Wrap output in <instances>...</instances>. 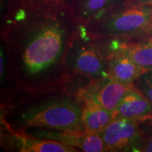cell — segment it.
<instances>
[{"label":"cell","instance_id":"6da1fadb","mask_svg":"<svg viewBox=\"0 0 152 152\" xmlns=\"http://www.w3.org/2000/svg\"><path fill=\"white\" fill-rule=\"evenodd\" d=\"M83 112L74 102L67 99L53 101L30 111L23 121L30 127H45L68 132L80 133L84 128Z\"/></svg>","mask_w":152,"mask_h":152},{"label":"cell","instance_id":"7a4b0ae2","mask_svg":"<svg viewBox=\"0 0 152 152\" xmlns=\"http://www.w3.org/2000/svg\"><path fill=\"white\" fill-rule=\"evenodd\" d=\"M90 23L109 35H132L146 31L152 26V6L124 4Z\"/></svg>","mask_w":152,"mask_h":152},{"label":"cell","instance_id":"3957f363","mask_svg":"<svg viewBox=\"0 0 152 152\" xmlns=\"http://www.w3.org/2000/svg\"><path fill=\"white\" fill-rule=\"evenodd\" d=\"M108 150L128 151L134 149L141 132L134 119L113 117L111 123L100 132Z\"/></svg>","mask_w":152,"mask_h":152},{"label":"cell","instance_id":"277c9868","mask_svg":"<svg viewBox=\"0 0 152 152\" xmlns=\"http://www.w3.org/2000/svg\"><path fill=\"white\" fill-rule=\"evenodd\" d=\"M78 20L90 23L128 0H69Z\"/></svg>","mask_w":152,"mask_h":152},{"label":"cell","instance_id":"5b68a950","mask_svg":"<svg viewBox=\"0 0 152 152\" xmlns=\"http://www.w3.org/2000/svg\"><path fill=\"white\" fill-rule=\"evenodd\" d=\"M71 65L77 72L92 77L106 75L109 68L94 49L87 47H80L74 51Z\"/></svg>","mask_w":152,"mask_h":152},{"label":"cell","instance_id":"8992f818","mask_svg":"<svg viewBox=\"0 0 152 152\" xmlns=\"http://www.w3.org/2000/svg\"><path fill=\"white\" fill-rule=\"evenodd\" d=\"M152 113V104L142 93L132 89L121 100L113 117L143 118Z\"/></svg>","mask_w":152,"mask_h":152},{"label":"cell","instance_id":"52a82bcc","mask_svg":"<svg viewBox=\"0 0 152 152\" xmlns=\"http://www.w3.org/2000/svg\"><path fill=\"white\" fill-rule=\"evenodd\" d=\"M132 85L121 83L110 77L95 93L93 101L113 114L127 93L132 90Z\"/></svg>","mask_w":152,"mask_h":152},{"label":"cell","instance_id":"ba28073f","mask_svg":"<svg viewBox=\"0 0 152 152\" xmlns=\"http://www.w3.org/2000/svg\"><path fill=\"white\" fill-rule=\"evenodd\" d=\"M144 72L121 51L112 58L109 66L110 77L127 85H132Z\"/></svg>","mask_w":152,"mask_h":152},{"label":"cell","instance_id":"9c48e42d","mask_svg":"<svg viewBox=\"0 0 152 152\" xmlns=\"http://www.w3.org/2000/svg\"><path fill=\"white\" fill-rule=\"evenodd\" d=\"M83 123L87 133H99L113 118V114L103 106L90 100L83 111Z\"/></svg>","mask_w":152,"mask_h":152},{"label":"cell","instance_id":"30bf717a","mask_svg":"<svg viewBox=\"0 0 152 152\" xmlns=\"http://www.w3.org/2000/svg\"><path fill=\"white\" fill-rule=\"evenodd\" d=\"M20 151L24 152H73L75 147L56 140H37L27 137L18 136Z\"/></svg>","mask_w":152,"mask_h":152},{"label":"cell","instance_id":"8fae6325","mask_svg":"<svg viewBox=\"0 0 152 152\" xmlns=\"http://www.w3.org/2000/svg\"><path fill=\"white\" fill-rule=\"evenodd\" d=\"M121 51L144 71L152 69V42L125 45Z\"/></svg>","mask_w":152,"mask_h":152},{"label":"cell","instance_id":"7c38bea8","mask_svg":"<svg viewBox=\"0 0 152 152\" xmlns=\"http://www.w3.org/2000/svg\"><path fill=\"white\" fill-rule=\"evenodd\" d=\"M136 86L152 104V69L145 71L136 80Z\"/></svg>","mask_w":152,"mask_h":152},{"label":"cell","instance_id":"4fadbf2b","mask_svg":"<svg viewBox=\"0 0 152 152\" xmlns=\"http://www.w3.org/2000/svg\"><path fill=\"white\" fill-rule=\"evenodd\" d=\"M125 4L134 6H152V0H128Z\"/></svg>","mask_w":152,"mask_h":152},{"label":"cell","instance_id":"5bb4252c","mask_svg":"<svg viewBox=\"0 0 152 152\" xmlns=\"http://www.w3.org/2000/svg\"><path fill=\"white\" fill-rule=\"evenodd\" d=\"M142 151H147V152H152V136L151 138L148 140V142L145 144V145L142 147Z\"/></svg>","mask_w":152,"mask_h":152},{"label":"cell","instance_id":"9a60e30c","mask_svg":"<svg viewBox=\"0 0 152 152\" xmlns=\"http://www.w3.org/2000/svg\"><path fill=\"white\" fill-rule=\"evenodd\" d=\"M146 32H147L148 34H149V42H152V26H150V27L146 30Z\"/></svg>","mask_w":152,"mask_h":152},{"label":"cell","instance_id":"2e32d148","mask_svg":"<svg viewBox=\"0 0 152 152\" xmlns=\"http://www.w3.org/2000/svg\"><path fill=\"white\" fill-rule=\"evenodd\" d=\"M3 58H2V53H1V75H2V72H3V68H4V64H3Z\"/></svg>","mask_w":152,"mask_h":152}]
</instances>
